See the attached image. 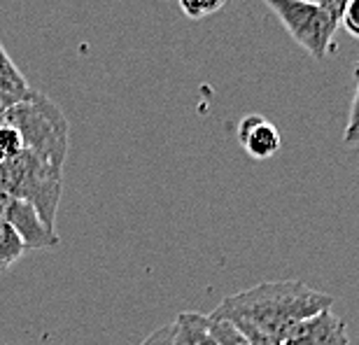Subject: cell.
Segmentation results:
<instances>
[{"instance_id":"obj_14","label":"cell","mask_w":359,"mask_h":345,"mask_svg":"<svg viewBox=\"0 0 359 345\" xmlns=\"http://www.w3.org/2000/svg\"><path fill=\"white\" fill-rule=\"evenodd\" d=\"M339 26H343L353 38L359 40V0H350L348 7L341 14Z\"/></svg>"},{"instance_id":"obj_16","label":"cell","mask_w":359,"mask_h":345,"mask_svg":"<svg viewBox=\"0 0 359 345\" xmlns=\"http://www.w3.org/2000/svg\"><path fill=\"white\" fill-rule=\"evenodd\" d=\"M359 80V77H357ZM359 128V82H357V91H355V98H353V105H350V114H348V126H346V133H343V140L350 138L355 131Z\"/></svg>"},{"instance_id":"obj_2","label":"cell","mask_w":359,"mask_h":345,"mask_svg":"<svg viewBox=\"0 0 359 345\" xmlns=\"http://www.w3.org/2000/svg\"><path fill=\"white\" fill-rule=\"evenodd\" d=\"M0 124L17 128L24 140V149L38 154L56 168H63L68 156V119L45 93L31 89L26 98H21L0 117Z\"/></svg>"},{"instance_id":"obj_7","label":"cell","mask_w":359,"mask_h":345,"mask_svg":"<svg viewBox=\"0 0 359 345\" xmlns=\"http://www.w3.org/2000/svg\"><path fill=\"white\" fill-rule=\"evenodd\" d=\"M236 135H238L243 149L252 159L259 161L276 156L280 152V145H283L278 126L271 124L262 114H248V117H243L238 121V126H236Z\"/></svg>"},{"instance_id":"obj_11","label":"cell","mask_w":359,"mask_h":345,"mask_svg":"<svg viewBox=\"0 0 359 345\" xmlns=\"http://www.w3.org/2000/svg\"><path fill=\"white\" fill-rule=\"evenodd\" d=\"M24 152V140L17 128L7 126V124H0V163L14 159Z\"/></svg>"},{"instance_id":"obj_10","label":"cell","mask_w":359,"mask_h":345,"mask_svg":"<svg viewBox=\"0 0 359 345\" xmlns=\"http://www.w3.org/2000/svg\"><path fill=\"white\" fill-rule=\"evenodd\" d=\"M26 252L24 241L19 238V234L0 219V271L10 269L14 262H19L21 255Z\"/></svg>"},{"instance_id":"obj_12","label":"cell","mask_w":359,"mask_h":345,"mask_svg":"<svg viewBox=\"0 0 359 345\" xmlns=\"http://www.w3.org/2000/svg\"><path fill=\"white\" fill-rule=\"evenodd\" d=\"M210 329L215 341L219 345H252L245 336H243L233 325H229L224 320H210Z\"/></svg>"},{"instance_id":"obj_21","label":"cell","mask_w":359,"mask_h":345,"mask_svg":"<svg viewBox=\"0 0 359 345\" xmlns=\"http://www.w3.org/2000/svg\"><path fill=\"white\" fill-rule=\"evenodd\" d=\"M355 77H359V61H357V66H355Z\"/></svg>"},{"instance_id":"obj_4","label":"cell","mask_w":359,"mask_h":345,"mask_svg":"<svg viewBox=\"0 0 359 345\" xmlns=\"http://www.w3.org/2000/svg\"><path fill=\"white\" fill-rule=\"evenodd\" d=\"M280 19L292 40L315 61H325L334 45L339 21L311 0H262Z\"/></svg>"},{"instance_id":"obj_15","label":"cell","mask_w":359,"mask_h":345,"mask_svg":"<svg viewBox=\"0 0 359 345\" xmlns=\"http://www.w3.org/2000/svg\"><path fill=\"white\" fill-rule=\"evenodd\" d=\"M140 345H173V325L156 329V332L149 334Z\"/></svg>"},{"instance_id":"obj_3","label":"cell","mask_w":359,"mask_h":345,"mask_svg":"<svg viewBox=\"0 0 359 345\" xmlns=\"http://www.w3.org/2000/svg\"><path fill=\"white\" fill-rule=\"evenodd\" d=\"M61 189L63 168L52 166L28 149L14 159L0 163V191L33 205L49 229H54L56 212H59Z\"/></svg>"},{"instance_id":"obj_1","label":"cell","mask_w":359,"mask_h":345,"mask_svg":"<svg viewBox=\"0 0 359 345\" xmlns=\"http://www.w3.org/2000/svg\"><path fill=\"white\" fill-rule=\"evenodd\" d=\"M332 304L334 297L301 280H276L231 294L208 318L233 325L248 341L280 343L292 325L327 311Z\"/></svg>"},{"instance_id":"obj_20","label":"cell","mask_w":359,"mask_h":345,"mask_svg":"<svg viewBox=\"0 0 359 345\" xmlns=\"http://www.w3.org/2000/svg\"><path fill=\"white\" fill-rule=\"evenodd\" d=\"M252 345H278V343H271V341H250Z\"/></svg>"},{"instance_id":"obj_9","label":"cell","mask_w":359,"mask_h":345,"mask_svg":"<svg viewBox=\"0 0 359 345\" xmlns=\"http://www.w3.org/2000/svg\"><path fill=\"white\" fill-rule=\"evenodd\" d=\"M28 91H31V86H28L26 77L21 75V70L12 63V59L5 52L3 42H0V93L24 98Z\"/></svg>"},{"instance_id":"obj_13","label":"cell","mask_w":359,"mask_h":345,"mask_svg":"<svg viewBox=\"0 0 359 345\" xmlns=\"http://www.w3.org/2000/svg\"><path fill=\"white\" fill-rule=\"evenodd\" d=\"M180 5H182V10L189 14V17L198 19L215 10H219V7L224 5V0H180Z\"/></svg>"},{"instance_id":"obj_18","label":"cell","mask_w":359,"mask_h":345,"mask_svg":"<svg viewBox=\"0 0 359 345\" xmlns=\"http://www.w3.org/2000/svg\"><path fill=\"white\" fill-rule=\"evenodd\" d=\"M26 98V96H24ZM19 96H5V93H0V117H3V114L10 110V107H14L19 103Z\"/></svg>"},{"instance_id":"obj_5","label":"cell","mask_w":359,"mask_h":345,"mask_svg":"<svg viewBox=\"0 0 359 345\" xmlns=\"http://www.w3.org/2000/svg\"><path fill=\"white\" fill-rule=\"evenodd\" d=\"M0 219L19 234L26 250H49L59 245V236L40 219L35 208L5 191H0Z\"/></svg>"},{"instance_id":"obj_6","label":"cell","mask_w":359,"mask_h":345,"mask_svg":"<svg viewBox=\"0 0 359 345\" xmlns=\"http://www.w3.org/2000/svg\"><path fill=\"white\" fill-rule=\"evenodd\" d=\"M348 329L332 308L290 327L278 345H348Z\"/></svg>"},{"instance_id":"obj_8","label":"cell","mask_w":359,"mask_h":345,"mask_svg":"<svg viewBox=\"0 0 359 345\" xmlns=\"http://www.w3.org/2000/svg\"><path fill=\"white\" fill-rule=\"evenodd\" d=\"M173 345H219L215 341L210 318L201 313H180L173 322Z\"/></svg>"},{"instance_id":"obj_17","label":"cell","mask_w":359,"mask_h":345,"mask_svg":"<svg viewBox=\"0 0 359 345\" xmlns=\"http://www.w3.org/2000/svg\"><path fill=\"white\" fill-rule=\"evenodd\" d=\"M311 3H315V5H320L322 10H325L329 17H334L336 21L341 19V14H343V10L348 7V3L350 0H311Z\"/></svg>"},{"instance_id":"obj_19","label":"cell","mask_w":359,"mask_h":345,"mask_svg":"<svg viewBox=\"0 0 359 345\" xmlns=\"http://www.w3.org/2000/svg\"><path fill=\"white\" fill-rule=\"evenodd\" d=\"M346 142H348V145H359V128L353 135H350V138H346Z\"/></svg>"}]
</instances>
